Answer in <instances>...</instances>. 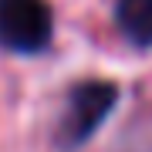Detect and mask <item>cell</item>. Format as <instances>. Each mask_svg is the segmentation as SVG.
Masks as SVG:
<instances>
[{"instance_id": "obj_1", "label": "cell", "mask_w": 152, "mask_h": 152, "mask_svg": "<svg viewBox=\"0 0 152 152\" xmlns=\"http://www.w3.org/2000/svg\"><path fill=\"white\" fill-rule=\"evenodd\" d=\"M115 102H118V85L98 81V78L78 81L68 91L64 112H61V118H58L54 145L58 149H81L85 142L105 125L108 112L115 108Z\"/></svg>"}, {"instance_id": "obj_2", "label": "cell", "mask_w": 152, "mask_h": 152, "mask_svg": "<svg viewBox=\"0 0 152 152\" xmlns=\"http://www.w3.org/2000/svg\"><path fill=\"white\" fill-rule=\"evenodd\" d=\"M54 14L48 0H0V48L14 54H37L51 44Z\"/></svg>"}, {"instance_id": "obj_3", "label": "cell", "mask_w": 152, "mask_h": 152, "mask_svg": "<svg viewBox=\"0 0 152 152\" xmlns=\"http://www.w3.org/2000/svg\"><path fill=\"white\" fill-rule=\"evenodd\" d=\"M115 24L135 48H152V0H115Z\"/></svg>"}]
</instances>
